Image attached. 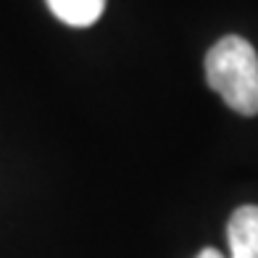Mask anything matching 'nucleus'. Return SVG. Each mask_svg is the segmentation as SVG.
I'll use <instances>...</instances> for the list:
<instances>
[{
    "label": "nucleus",
    "instance_id": "3",
    "mask_svg": "<svg viewBox=\"0 0 258 258\" xmlns=\"http://www.w3.org/2000/svg\"><path fill=\"white\" fill-rule=\"evenodd\" d=\"M55 19L69 27H90L103 16L105 0H48Z\"/></svg>",
    "mask_w": 258,
    "mask_h": 258
},
{
    "label": "nucleus",
    "instance_id": "4",
    "mask_svg": "<svg viewBox=\"0 0 258 258\" xmlns=\"http://www.w3.org/2000/svg\"><path fill=\"white\" fill-rule=\"evenodd\" d=\"M198 258H224L219 250H214V248H206V250H201V255Z\"/></svg>",
    "mask_w": 258,
    "mask_h": 258
},
{
    "label": "nucleus",
    "instance_id": "1",
    "mask_svg": "<svg viewBox=\"0 0 258 258\" xmlns=\"http://www.w3.org/2000/svg\"><path fill=\"white\" fill-rule=\"evenodd\" d=\"M206 79L232 111L258 113V53L237 34L221 37L206 55Z\"/></svg>",
    "mask_w": 258,
    "mask_h": 258
},
{
    "label": "nucleus",
    "instance_id": "2",
    "mask_svg": "<svg viewBox=\"0 0 258 258\" xmlns=\"http://www.w3.org/2000/svg\"><path fill=\"white\" fill-rule=\"evenodd\" d=\"M229 258H258V206H240L227 224Z\"/></svg>",
    "mask_w": 258,
    "mask_h": 258
}]
</instances>
